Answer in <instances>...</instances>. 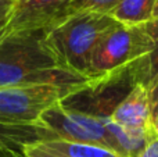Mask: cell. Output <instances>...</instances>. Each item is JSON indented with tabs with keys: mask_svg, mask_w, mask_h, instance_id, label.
I'll list each match as a JSON object with an SVG mask.
<instances>
[{
	"mask_svg": "<svg viewBox=\"0 0 158 157\" xmlns=\"http://www.w3.org/2000/svg\"><path fill=\"white\" fill-rule=\"evenodd\" d=\"M2 28H3V27H0V33H2Z\"/></svg>",
	"mask_w": 158,
	"mask_h": 157,
	"instance_id": "cell-19",
	"label": "cell"
},
{
	"mask_svg": "<svg viewBox=\"0 0 158 157\" xmlns=\"http://www.w3.org/2000/svg\"><path fill=\"white\" fill-rule=\"evenodd\" d=\"M82 78L67 71L46 43V29L22 31L0 38V88L50 83L77 86Z\"/></svg>",
	"mask_w": 158,
	"mask_h": 157,
	"instance_id": "cell-1",
	"label": "cell"
},
{
	"mask_svg": "<svg viewBox=\"0 0 158 157\" xmlns=\"http://www.w3.org/2000/svg\"><path fill=\"white\" fill-rule=\"evenodd\" d=\"M111 120L118 127L132 131L151 129V97L146 85L139 83L118 104L111 116Z\"/></svg>",
	"mask_w": 158,
	"mask_h": 157,
	"instance_id": "cell-8",
	"label": "cell"
},
{
	"mask_svg": "<svg viewBox=\"0 0 158 157\" xmlns=\"http://www.w3.org/2000/svg\"><path fill=\"white\" fill-rule=\"evenodd\" d=\"M157 0H119L110 15L123 25H143L154 18Z\"/></svg>",
	"mask_w": 158,
	"mask_h": 157,
	"instance_id": "cell-11",
	"label": "cell"
},
{
	"mask_svg": "<svg viewBox=\"0 0 158 157\" xmlns=\"http://www.w3.org/2000/svg\"><path fill=\"white\" fill-rule=\"evenodd\" d=\"M39 147L43 150L63 157H126L114 150L107 147L98 146V145L83 143V142H72L65 139H47V141L38 142Z\"/></svg>",
	"mask_w": 158,
	"mask_h": 157,
	"instance_id": "cell-10",
	"label": "cell"
},
{
	"mask_svg": "<svg viewBox=\"0 0 158 157\" xmlns=\"http://www.w3.org/2000/svg\"><path fill=\"white\" fill-rule=\"evenodd\" d=\"M81 85L39 83L0 88V117L18 124H40L39 118L44 111L60 103Z\"/></svg>",
	"mask_w": 158,
	"mask_h": 157,
	"instance_id": "cell-5",
	"label": "cell"
},
{
	"mask_svg": "<svg viewBox=\"0 0 158 157\" xmlns=\"http://www.w3.org/2000/svg\"><path fill=\"white\" fill-rule=\"evenodd\" d=\"M119 0H71L68 7V17L82 11L110 14Z\"/></svg>",
	"mask_w": 158,
	"mask_h": 157,
	"instance_id": "cell-12",
	"label": "cell"
},
{
	"mask_svg": "<svg viewBox=\"0 0 158 157\" xmlns=\"http://www.w3.org/2000/svg\"><path fill=\"white\" fill-rule=\"evenodd\" d=\"M139 157H158V136L151 131L150 136L147 139L144 149L142 150V153Z\"/></svg>",
	"mask_w": 158,
	"mask_h": 157,
	"instance_id": "cell-15",
	"label": "cell"
},
{
	"mask_svg": "<svg viewBox=\"0 0 158 157\" xmlns=\"http://www.w3.org/2000/svg\"><path fill=\"white\" fill-rule=\"evenodd\" d=\"M153 42L143 25L118 24L108 31L94 52L90 79L150 54Z\"/></svg>",
	"mask_w": 158,
	"mask_h": 157,
	"instance_id": "cell-4",
	"label": "cell"
},
{
	"mask_svg": "<svg viewBox=\"0 0 158 157\" xmlns=\"http://www.w3.org/2000/svg\"><path fill=\"white\" fill-rule=\"evenodd\" d=\"M139 83L148 86V54L86 81L64 97L60 104L75 113L110 120L118 104Z\"/></svg>",
	"mask_w": 158,
	"mask_h": 157,
	"instance_id": "cell-3",
	"label": "cell"
},
{
	"mask_svg": "<svg viewBox=\"0 0 158 157\" xmlns=\"http://www.w3.org/2000/svg\"><path fill=\"white\" fill-rule=\"evenodd\" d=\"M54 135L42 124H18L0 117V153H19L27 145L53 139Z\"/></svg>",
	"mask_w": 158,
	"mask_h": 157,
	"instance_id": "cell-9",
	"label": "cell"
},
{
	"mask_svg": "<svg viewBox=\"0 0 158 157\" xmlns=\"http://www.w3.org/2000/svg\"><path fill=\"white\" fill-rule=\"evenodd\" d=\"M154 18H158V0L156 4V10H154Z\"/></svg>",
	"mask_w": 158,
	"mask_h": 157,
	"instance_id": "cell-18",
	"label": "cell"
},
{
	"mask_svg": "<svg viewBox=\"0 0 158 157\" xmlns=\"http://www.w3.org/2000/svg\"><path fill=\"white\" fill-rule=\"evenodd\" d=\"M21 155H22V157H63V156L54 155V153L46 152V150H43L42 147H39L36 143L27 145V146L22 149Z\"/></svg>",
	"mask_w": 158,
	"mask_h": 157,
	"instance_id": "cell-14",
	"label": "cell"
},
{
	"mask_svg": "<svg viewBox=\"0 0 158 157\" xmlns=\"http://www.w3.org/2000/svg\"><path fill=\"white\" fill-rule=\"evenodd\" d=\"M118 24L110 14L82 11L46 29V43L64 70L90 79L96 49L104 35Z\"/></svg>",
	"mask_w": 158,
	"mask_h": 157,
	"instance_id": "cell-2",
	"label": "cell"
},
{
	"mask_svg": "<svg viewBox=\"0 0 158 157\" xmlns=\"http://www.w3.org/2000/svg\"><path fill=\"white\" fill-rule=\"evenodd\" d=\"M18 0H0V27H4Z\"/></svg>",
	"mask_w": 158,
	"mask_h": 157,
	"instance_id": "cell-16",
	"label": "cell"
},
{
	"mask_svg": "<svg viewBox=\"0 0 158 157\" xmlns=\"http://www.w3.org/2000/svg\"><path fill=\"white\" fill-rule=\"evenodd\" d=\"M71 0H18L0 38L22 31L49 29L68 17Z\"/></svg>",
	"mask_w": 158,
	"mask_h": 157,
	"instance_id": "cell-7",
	"label": "cell"
},
{
	"mask_svg": "<svg viewBox=\"0 0 158 157\" xmlns=\"http://www.w3.org/2000/svg\"><path fill=\"white\" fill-rule=\"evenodd\" d=\"M144 28L153 42V49L148 54V85H150L158 77V18H153L146 22Z\"/></svg>",
	"mask_w": 158,
	"mask_h": 157,
	"instance_id": "cell-13",
	"label": "cell"
},
{
	"mask_svg": "<svg viewBox=\"0 0 158 157\" xmlns=\"http://www.w3.org/2000/svg\"><path fill=\"white\" fill-rule=\"evenodd\" d=\"M39 122L57 139L98 145L119 153L115 138L108 127V120H98L75 113L57 103L42 114Z\"/></svg>",
	"mask_w": 158,
	"mask_h": 157,
	"instance_id": "cell-6",
	"label": "cell"
},
{
	"mask_svg": "<svg viewBox=\"0 0 158 157\" xmlns=\"http://www.w3.org/2000/svg\"><path fill=\"white\" fill-rule=\"evenodd\" d=\"M151 131L158 136V113L151 118Z\"/></svg>",
	"mask_w": 158,
	"mask_h": 157,
	"instance_id": "cell-17",
	"label": "cell"
}]
</instances>
